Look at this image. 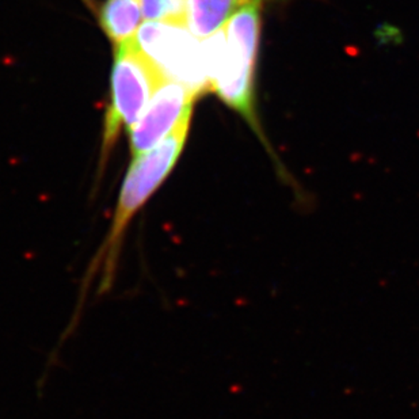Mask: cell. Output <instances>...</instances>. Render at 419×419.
Wrapping results in <instances>:
<instances>
[{
  "mask_svg": "<svg viewBox=\"0 0 419 419\" xmlns=\"http://www.w3.org/2000/svg\"><path fill=\"white\" fill-rule=\"evenodd\" d=\"M266 0H186V25L198 38L204 40L228 24L240 10L262 4Z\"/></svg>",
  "mask_w": 419,
  "mask_h": 419,
  "instance_id": "6",
  "label": "cell"
},
{
  "mask_svg": "<svg viewBox=\"0 0 419 419\" xmlns=\"http://www.w3.org/2000/svg\"><path fill=\"white\" fill-rule=\"evenodd\" d=\"M261 10L262 4L240 10L222 30L202 42L210 71V93H214L250 125L285 178L288 172L271 151L257 113L255 76L261 43Z\"/></svg>",
  "mask_w": 419,
  "mask_h": 419,
  "instance_id": "2",
  "label": "cell"
},
{
  "mask_svg": "<svg viewBox=\"0 0 419 419\" xmlns=\"http://www.w3.org/2000/svg\"><path fill=\"white\" fill-rule=\"evenodd\" d=\"M192 114H186L167 138L152 150L132 157L109 229L87 266L79 304L95 281L98 282V294H106L112 289L126 232L140 210L159 190L178 163L189 135Z\"/></svg>",
  "mask_w": 419,
  "mask_h": 419,
  "instance_id": "1",
  "label": "cell"
},
{
  "mask_svg": "<svg viewBox=\"0 0 419 419\" xmlns=\"http://www.w3.org/2000/svg\"><path fill=\"white\" fill-rule=\"evenodd\" d=\"M133 41L166 79L183 84L197 98L210 93L204 42L185 22H147Z\"/></svg>",
  "mask_w": 419,
  "mask_h": 419,
  "instance_id": "4",
  "label": "cell"
},
{
  "mask_svg": "<svg viewBox=\"0 0 419 419\" xmlns=\"http://www.w3.org/2000/svg\"><path fill=\"white\" fill-rule=\"evenodd\" d=\"M143 16L148 22H185L186 0H140Z\"/></svg>",
  "mask_w": 419,
  "mask_h": 419,
  "instance_id": "8",
  "label": "cell"
},
{
  "mask_svg": "<svg viewBox=\"0 0 419 419\" xmlns=\"http://www.w3.org/2000/svg\"><path fill=\"white\" fill-rule=\"evenodd\" d=\"M166 78L145 56L135 41L115 46L110 100L105 115L100 167L102 172L113 147L124 128L130 129L145 110L156 88Z\"/></svg>",
  "mask_w": 419,
  "mask_h": 419,
  "instance_id": "3",
  "label": "cell"
},
{
  "mask_svg": "<svg viewBox=\"0 0 419 419\" xmlns=\"http://www.w3.org/2000/svg\"><path fill=\"white\" fill-rule=\"evenodd\" d=\"M99 25L115 45L133 41L143 16L140 0H105L99 9Z\"/></svg>",
  "mask_w": 419,
  "mask_h": 419,
  "instance_id": "7",
  "label": "cell"
},
{
  "mask_svg": "<svg viewBox=\"0 0 419 419\" xmlns=\"http://www.w3.org/2000/svg\"><path fill=\"white\" fill-rule=\"evenodd\" d=\"M197 97L183 84L165 79L130 130L132 157L152 150L167 138L182 118L193 113Z\"/></svg>",
  "mask_w": 419,
  "mask_h": 419,
  "instance_id": "5",
  "label": "cell"
}]
</instances>
